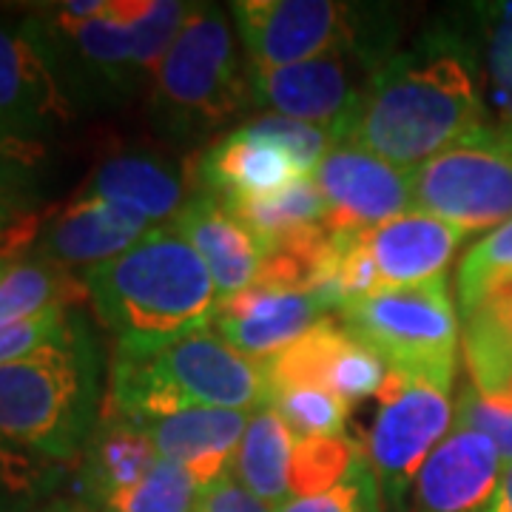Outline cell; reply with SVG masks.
<instances>
[{
  "mask_svg": "<svg viewBox=\"0 0 512 512\" xmlns=\"http://www.w3.org/2000/svg\"><path fill=\"white\" fill-rule=\"evenodd\" d=\"M470 43L484 109L493 126L512 128V3L473 6V29H461Z\"/></svg>",
  "mask_w": 512,
  "mask_h": 512,
  "instance_id": "cell-25",
  "label": "cell"
},
{
  "mask_svg": "<svg viewBox=\"0 0 512 512\" xmlns=\"http://www.w3.org/2000/svg\"><path fill=\"white\" fill-rule=\"evenodd\" d=\"M40 237V217L23 188L0 185V259H18Z\"/></svg>",
  "mask_w": 512,
  "mask_h": 512,
  "instance_id": "cell-37",
  "label": "cell"
},
{
  "mask_svg": "<svg viewBox=\"0 0 512 512\" xmlns=\"http://www.w3.org/2000/svg\"><path fill=\"white\" fill-rule=\"evenodd\" d=\"M330 205V225L370 231L407 214L413 171L387 163L353 143H336L311 174Z\"/></svg>",
  "mask_w": 512,
  "mask_h": 512,
  "instance_id": "cell-13",
  "label": "cell"
},
{
  "mask_svg": "<svg viewBox=\"0 0 512 512\" xmlns=\"http://www.w3.org/2000/svg\"><path fill=\"white\" fill-rule=\"evenodd\" d=\"M504 464L495 444L476 430L453 424L421 464L410 487L413 512H487Z\"/></svg>",
  "mask_w": 512,
  "mask_h": 512,
  "instance_id": "cell-15",
  "label": "cell"
},
{
  "mask_svg": "<svg viewBox=\"0 0 512 512\" xmlns=\"http://www.w3.org/2000/svg\"><path fill=\"white\" fill-rule=\"evenodd\" d=\"M37 512H97L92 504H86V501H52L49 507H43V510Z\"/></svg>",
  "mask_w": 512,
  "mask_h": 512,
  "instance_id": "cell-41",
  "label": "cell"
},
{
  "mask_svg": "<svg viewBox=\"0 0 512 512\" xmlns=\"http://www.w3.org/2000/svg\"><path fill=\"white\" fill-rule=\"evenodd\" d=\"M231 15L248 66L279 69L353 43L362 6L330 0H239Z\"/></svg>",
  "mask_w": 512,
  "mask_h": 512,
  "instance_id": "cell-11",
  "label": "cell"
},
{
  "mask_svg": "<svg viewBox=\"0 0 512 512\" xmlns=\"http://www.w3.org/2000/svg\"><path fill=\"white\" fill-rule=\"evenodd\" d=\"M248 421L251 413L242 410L185 407L177 413L143 421L137 427L151 439L160 458L183 464L205 490L231 473Z\"/></svg>",
  "mask_w": 512,
  "mask_h": 512,
  "instance_id": "cell-18",
  "label": "cell"
},
{
  "mask_svg": "<svg viewBox=\"0 0 512 512\" xmlns=\"http://www.w3.org/2000/svg\"><path fill=\"white\" fill-rule=\"evenodd\" d=\"M225 208L239 225H245V231L262 245L265 254L288 239L330 222V205L313 177H299L271 197L228 202Z\"/></svg>",
  "mask_w": 512,
  "mask_h": 512,
  "instance_id": "cell-26",
  "label": "cell"
},
{
  "mask_svg": "<svg viewBox=\"0 0 512 512\" xmlns=\"http://www.w3.org/2000/svg\"><path fill=\"white\" fill-rule=\"evenodd\" d=\"M69 120L72 103L26 23H0V146L43 148Z\"/></svg>",
  "mask_w": 512,
  "mask_h": 512,
  "instance_id": "cell-12",
  "label": "cell"
},
{
  "mask_svg": "<svg viewBox=\"0 0 512 512\" xmlns=\"http://www.w3.org/2000/svg\"><path fill=\"white\" fill-rule=\"evenodd\" d=\"M72 319L74 313L66 308H49L23 322L0 328V365L18 362V359L35 356L40 350L57 345L72 328Z\"/></svg>",
  "mask_w": 512,
  "mask_h": 512,
  "instance_id": "cell-35",
  "label": "cell"
},
{
  "mask_svg": "<svg viewBox=\"0 0 512 512\" xmlns=\"http://www.w3.org/2000/svg\"><path fill=\"white\" fill-rule=\"evenodd\" d=\"M504 404H510V407H512V393H510V396H507V399H504Z\"/></svg>",
  "mask_w": 512,
  "mask_h": 512,
  "instance_id": "cell-42",
  "label": "cell"
},
{
  "mask_svg": "<svg viewBox=\"0 0 512 512\" xmlns=\"http://www.w3.org/2000/svg\"><path fill=\"white\" fill-rule=\"evenodd\" d=\"M262 407H271L276 416L291 427L296 439H305V436H316V439L345 436L348 404L342 402L336 393L322 390V387L271 390V393H265Z\"/></svg>",
  "mask_w": 512,
  "mask_h": 512,
  "instance_id": "cell-28",
  "label": "cell"
},
{
  "mask_svg": "<svg viewBox=\"0 0 512 512\" xmlns=\"http://www.w3.org/2000/svg\"><path fill=\"white\" fill-rule=\"evenodd\" d=\"M464 359L478 393L504 402L512 393V279L464 313Z\"/></svg>",
  "mask_w": 512,
  "mask_h": 512,
  "instance_id": "cell-23",
  "label": "cell"
},
{
  "mask_svg": "<svg viewBox=\"0 0 512 512\" xmlns=\"http://www.w3.org/2000/svg\"><path fill=\"white\" fill-rule=\"evenodd\" d=\"M413 202L473 234L512 220V128L487 123L413 168Z\"/></svg>",
  "mask_w": 512,
  "mask_h": 512,
  "instance_id": "cell-8",
  "label": "cell"
},
{
  "mask_svg": "<svg viewBox=\"0 0 512 512\" xmlns=\"http://www.w3.org/2000/svg\"><path fill=\"white\" fill-rule=\"evenodd\" d=\"M77 197L111 202L151 225H168L194 194H188V180L174 163L151 151H117L94 168Z\"/></svg>",
  "mask_w": 512,
  "mask_h": 512,
  "instance_id": "cell-19",
  "label": "cell"
},
{
  "mask_svg": "<svg viewBox=\"0 0 512 512\" xmlns=\"http://www.w3.org/2000/svg\"><path fill=\"white\" fill-rule=\"evenodd\" d=\"M100 322L117 348L146 350L211 325L217 285L194 245L168 222L126 254L83 274Z\"/></svg>",
  "mask_w": 512,
  "mask_h": 512,
  "instance_id": "cell-3",
  "label": "cell"
},
{
  "mask_svg": "<svg viewBox=\"0 0 512 512\" xmlns=\"http://www.w3.org/2000/svg\"><path fill=\"white\" fill-rule=\"evenodd\" d=\"M342 325L390 370L453 390L458 365V313L447 276L387 288L342 311Z\"/></svg>",
  "mask_w": 512,
  "mask_h": 512,
  "instance_id": "cell-7",
  "label": "cell"
},
{
  "mask_svg": "<svg viewBox=\"0 0 512 512\" xmlns=\"http://www.w3.org/2000/svg\"><path fill=\"white\" fill-rule=\"evenodd\" d=\"M299 177L305 174L288 151L242 128L222 134L214 146L205 148L191 171L194 188L222 205L271 197Z\"/></svg>",
  "mask_w": 512,
  "mask_h": 512,
  "instance_id": "cell-17",
  "label": "cell"
},
{
  "mask_svg": "<svg viewBox=\"0 0 512 512\" xmlns=\"http://www.w3.org/2000/svg\"><path fill=\"white\" fill-rule=\"evenodd\" d=\"M456 424L476 430L493 441L504 470L512 467V407L478 393L476 387H464L458 396Z\"/></svg>",
  "mask_w": 512,
  "mask_h": 512,
  "instance_id": "cell-36",
  "label": "cell"
},
{
  "mask_svg": "<svg viewBox=\"0 0 512 512\" xmlns=\"http://www.w3.org/2000/svg\"><path fill=\"white\" fill-rule=\"evenodd\" d=\"M487 512H512V467L504 470V476L498 481V490H495L493 504Z\"/></svg>",
  "mask_w": 512,
  "mask_h": 512,
  "instance_id": "cell-40",
  "label": "cell"
},
{
  "mask_svg": "<svg viewBox=\"0 0 512 512\" xmlns=\"http://www.w3.org/2000/svg\"><path fill=\"white\" fill-rule=\"evenodd\" d=\"M202 487L183 464L160 458L131 493L114 498L103 512H197Z\"/></svg>",
  "mask_w": 512,
  "mask_h": 512,
  "instance_id": "cell-30",
  "label": "cell"
},
{
  "mask_svg": "<svg viewBox=\"0 0 512 512\" xmlns=\"http://www.w3.org/2000/svg\"><path fill=\"white\" fill-rule=\"evenodd\" d=\"M251 106L248 66L217 6L194 3L148 92L154 128L174 143H200Z\"/></svg>",
  "mask_w": 512,
  "mask_h": 512,
  "instance_id": "cell-6",
  "label": "cell"
},
{
  "mask_svg": "<svg viewBox=\"0 0 512 512\" xmlns=\"http://www.w3.org/2000/svg\"><path fill=\"white\" fill-rule=\"evenodd\" d=\"M194 3L180 0H106L86 20L46 15L26 20L37 46L49 60L69 103H120L151 89L171 40Z\"/></svg>",
  "mask_w": 512,
  "mask_h": 512,
  "instance_id": "cell-2",
  "label": "cell"
},
{
  "mask_svg": "<svg viewBox=\"0 0 512 512\" xmlns=\"http://www.w3.org/2000/svg\"><path fill=\"white\" fill-rule=\"evenodd\" d=\"M197 512H271V507L248 493L237 478L228 473L202 490Z\"/></svg>",
  "mask_w": 512,
  "mask_h": 512,
  "instance_id": "cell-38",
  "label": "cell"
},
{
  "mask_svg": "<svg viewBox=\"0 0 512 512\" xmlns=\"http://www.w3.org/2000/svg\"><path fill=\"white\" fill-rule=\"evenodd\" d=\"M487 123L470 43L439 23L373 72L342 143L413 171Z\"/></svg>",
  "mask_w": 512,
  "mask_h": 512,
  "instance_id": "cell-1",
  "label": "cell"
},
{
  "mask_svg": "<svg viewBox=\"0 0 512 512\" xmlns=\"http://www.w3.org/2000/svg\"><path fill=\"white\" fill-rule=\"evenodd\" d=\"M382 487L367 461L365 447H359V456L353 461L350 473L333 490L316 495H299L285 501L276 512H379Z\"/></svg>",
  "mask_w": 512,
  "mask_h": 512,
  "instance_id": "cell-32",
  "label": "cell"
},
{
  "mask_svg": "<svg viewBox=\"0 0 512 512\" xmlns=\"http://www.w3.org/2000/svg\"><path fill=\"white\" fill-rule=\"evenodd\" d=\"M52 484V467L0 439V512H29V504Z\"/></svg>",
  "mask_w": 512,
  "mask_h": 512,
  "instance_id": "cell-34",
  "label": "cell"
},
{
  "mask_svg": "<svg viewBox=\"0 0 512 512\" xmlns=\"http://www.w3.org/2000/svg\"><path fill=\"white\" fill-rule=\"evenodd\" d=\"M356 456H359V444H353L345 436L296 439L291 456V478H288L291 498L333 490L342 478L348 476Z\"/></svg>",
  "mask_w": 512,
  "mask_h": 512,
  "instance_id": "cell-29",
  "label": "cell"
},
{
  "mask_svg": "<svg viewBox=\"0 0 512 512\" xmlns=\"http://www.w3.org/2000/svg\"><path fill=\"white\" fill-rule=\"evenodd\" d=\"M311 293L256 276L254 285L217 302L211 328L248 359H271L322 322Z\"/></svg>",
  "mask_w": 512,
  "mask_h": 512,
  "instance_id": "cell-14",
  "label": "cell"
},
{
  "mask_svg": "<svg viewBox=\"0 0 512 512\" xmlns=\"http://www.w3.org/2000/svg\"><path fill=\"white\" fill-rule=\"evenodd\" d=\"M379 66L382 63L359 43V35L348 46L311 57L305 63L279 69L248 66L251 106L325 128L333 143H342L367 83Z\"/></svg>",
  "mask_w": 512,
  "mask_h": 512,
  "instance_id": "cell-9",
  "label": "cell"
},
{
  "mask_svg": "<svg viewBox=\"0 0 512 512\" xmlns=\"http://www.w3.org/2000/svg\"><path fill=\"white\" fill-rule=\"evenodd\" d=\"M353 345V333L336 319L316 322L308 333H302L276 356L259 362L265 393L285 387H322L333 393L339 367Z\"/></svg>",
  "mask_w": 512,
  "mask_h": 512,
  "instance_id": "cell-27",
  "label": "cell"
},
{
  "mask_svg": "<svg viewBox=\"0 0 512 512\" xmlns=\"http://www.w3.org/2000/svg\"><path fill=\"white\" fill-rule=\"evenodd\" d=\"M100 353L83 316L35 356L0 365V439L46 461L83 456L100 421Z\"/></svg>",
  "mask_w": 512,
  "mask_h": 512,
  "instance_id": "cell-4",
  "label": "cell"
},
{
  "mask_svg": "<svg viewBox=\"0 0 512 512\" xmlns=\"http://www.w3.org/2000/svg\"><path fill=\"white\" fill-rule=\"evenodd\" d=\"M262 402V365L202 328L160 348L114 350L103 413L143 424L185 407L256 413Z\"/></svg>",
  "mask_w": 512,
  "mask_h": 512,
  "instance_id": "cell-5",
  "label": "cell"
},
{
  "mask_svg": "<svg viewBox=\"0 0 512 512\" xmlns=\"http://www.w3.org/2000/svg\"><path fill=\"white\" fill-rule=\"evenodd\" d=\"M157 461L160 453L137 424L100 413L92 439L83 450L80 493L86 504L103 512L114 498L131 493Z\"/></svg>",
  "mask_w": 512,
  "mask_h": 512,
  "instance_id": "cell-22",
  "label": "cell"
},
{
  "mask_svg": "<svg viewBox=\"0 0 512 512\" xmlns=\"http://www.w3.org/2000/svg\"><path fill=\"white\" fill-rule=\"evenodd\" d=\"M464 237L467 231L433 214L407 211L396 220L365 231V245L376 262L382 291H387L444 276Z\"/></svg>",
  "mask_w": 512,
  "mask_h": 512,
  "instance_id": "cell-20",
  "label": "cell"
},
{
  "mask_svg": "<svg viewBox=\"0 0 512 512\" xmlns=\"http://www.w3.org/2000/svg\"><path fill=\"white\" fill-rule=\"evenodd\" d=\"M512 279V220L478 239L458 268V302L467 313L495 285Z\"/></svg>",
  "mask_w": 512,
  "mask_h": 512,
  "instance_id": "cell-31",
  "label": "cell"
},
{
  "mask_svg": "<svg viewBox=\"0 0 512 512\" xmlns=\"http://www.w3.org/2000/svg\"><path fill=\"white\" fill-rule=\"evenodd\" d=\"M154 225L120 205L74 197L37 237V256L60 268L106 265L134 248Z\"/></svg>",
  "mask_w": 512,
  "mask_h": 512,
  "instance_id": "cell-16",
  "label": "cell"
},
{
  "mask_svg": "<svg viewBox=\"0 0 512 512\" xmlns=\"http://www.w3.org/2000/svg\"><path fill=\"white\" fill-rule=\"evenodd\" d=\"M40 148H6L0 146V185L23 188L26 171L32 168Z\"/></svg>",
  "mask_w": 512,
  "mask_h": 512,
  "instance_id": "cell-39",
  "label": "cell"
},
{
  "mask_svg": "<svg viewBox=\"0 0 512 512\" xmlns=\"http://www.w3.org/2000/svg\"><path fill=\"white\" fill-rule=\"evenodd\" d=\"M171 225L200 254L217 285L220 299L254 285L265 262V251L245 231V225H239L228 214V208L220 200L194 191V197L185 202V208Z\"/></svg>",
  "mask_w": 512,
  "mask_h": 512,
  "instance_id": "cell-21",
  "label": "cell"
},
{
  "mask_svg": "<svg viewBox=\"0 0 512 512\" xmlns=\"http://www.w3.org/2000/svg\"><path fill=\"white\" fill-rule=\"evenodd\" d=\"M239 128L254 134L259 140L274 143L282 151H288L293 157V163L299 165V171L305 177H311L313 171H316V165L322 163L325 154L336 146L325 128L302 123V120H291V117H282V114H271V111L259 114L254 120H245Z\"/></svg>",
  "mask_w": 512,
  "mask_h": 512,
  "instance_id": "cell-33",
  "label": "cell"
},
{
  "mask_svg": "<svg viewBox=\"0 0 512 512\" xmlns=\"http://www.w3.org/2000/svg\"><path fill=\"white\" fill-rule=\"evenodd\" d=\"M296 436L291 427L276 416L271 407H259L251 413L245 436L239 441L237 456L231 464V476L239 484L265 501L268 507H282L291 501V456Z\"/></svg>",
  "mask_w": 512,
  "mask_h": 512,
  "instance_id": "cell-24",
  "label": "cell"
},
{
  "mask_svg": "<svg viewBox=\"0 0 512 512\" xmlns=\"http://www.w3.org/2000/svg\"><path fill=\"white\" fill-rule=\"evenodd\" d=\"M450 427L453 407L447 390L387 370L365 453L382 493L393 504H402L421 464L450 433Z\"/></svg>",
  "mask_w": 512,
  "mask_h": 512,
  "instance_id": "cell-10",
  "label": "cell"
}]
</instances>
